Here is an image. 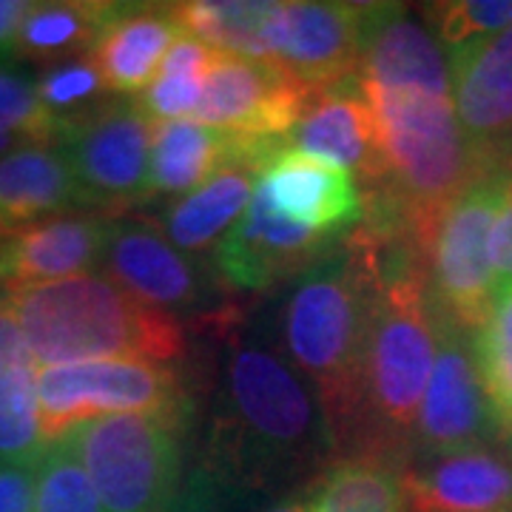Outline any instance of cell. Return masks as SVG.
Wrapping results in <instances>:
<instances>
[{
    "instance_id": "52a82bcc",
    "label": "cell",
    "mask_w": 512,
    "mask_h": 512,
    "mask_svg": "<svg viewBox=\"0 0 512 512\" xmlns=\"http://www.w3.org/2000/svg\"><path fill=\"white\" fill-rule=\"evenodd\" d=\"M504 174H484L444 208L424 245V279L444 322L476 336L495 302L490 237Z\"/></svg>"
},
{
    "instance_id": "83f0119b",
    "label": "cell",
    "mask_w": 512,
    "mask_h": 512,
    "mask_svg": "<svg viewBox=\"0 0 512 512\" xmlns=\"http://www.w3.org/2000/svg\"><path fill=\"white\" fill-rule=\"evenodd\" d=\"M473 348L495 427L512 439V285L495 293L493 311L473 336Z\"/></svg>"
},
{
    "instance_id": "9a60e30c",
    "label": "cell",
    "mask_w": 512,
    "mask_h": 512,
    "mask_svg": "<svg viewBox=\"0 0 512 512\" xmlns=\"http://www.w3.org/2000/svg\"><path fill=\"white\" fill-rule=\"evenodd\" d=\"M109 225L106 214L74 211L15 231H0V288L20 291L92 274L106 251Z\"/></svg>"
},
{
    "instance_id": "1f68e13d",
    "label": "cell",
    "mask_w": 512,
    "mask_h": 512,
    "mask_svg": "<svg viewBox=\"0 0 512 512\" xmlns=\"http://www.w3.org/2000/svg\"><path fill=\"white\" fill-rule=\"evenodd\" d=\"M35 89L40 100L46 103V109L55 111L57 117H69V111L80 114V111L92 109L97 106L94 100L109 92L92 55L49 66L37 77Z\"/></svg>"
},
{
    "instance_id": "e575fe53",
    "label": "cell",
    "mask_w": 512,
    "mask_h": 512,
    "mask_svg": "<svg viewBox=\"0 0 512 512\" xmlns=\"http://www.w3.org/2000/svg\"><path fill=\"white\" fill-rule=\"evenodd\" d=\"M490 265H493L495 293L512 285V174L504 180V194L490 237Z\"/></svg>"
},
{
    "instance_id": "f35d334b",
    "label": "cell",
    "mask_w": 512,
    "mask_h": 512,
    "mask_svg": "<svg viewBox=\"0 0 512 512\" xmlns=\"http://www.w3.org/2000/svg\"><path fill=\"white\" fill-rule=\"evenodd\" d=\"M26 143H29V140H23L20 134H12V131L0 128V157L9 154V151H15V148L26 146Z\"/></svg>"
},
{
    "instance_id": "277c9868",
    "label": "cell",
    "mask_w": 512,
    "mask_h": 512,
    "mask_svg": "<svg viewBox=\"0 0 512 512\" xmlns=\"http://www.w3.org/2000/svg\"><path fill=\"white\" fill-rule=\"evenodd\" d=\"M362 92L376 120L384 160V183L373 194L402 211L424 256L444 208L484 174H493V163L461 126L453 86L362 83Z\"/></svg>"
},
{
    "instance_id": "d6a6232c",
    "label": "cell",
    "mask_w": 512,
    "mask_h": 512,
    "mask_svg": "<svg viewBox=\"0 0 512 512\" xmlns=\"http://www.w3.org/2000/svg\"><path fill=\"white\" fill-rule=\"evenodd\" d=\"M205 80L183 77H157L146 92L137 97V106L146 111L148 120H191L197 117Z\"/></svg>"
},
{
    "instance_id": "d590c367",
    "label": "cell",
    "mask_w": 512,
    "mask_h": 512,
    "mask_svg": "<svg viewBox=\"0 0 512 512\" xmlns=\"http://www.w3.org/2000/svg\"><path fill=\"white\" fill-rule=\"evenodd\" d=\"M37 461L0 464V512H35Z\"/></svg>"
},
{
    "instance_id": "4dcf8cb0",
    "label": "cell",
    "mask_w": 512,
    "mask_h": 512,
    "mask_svg": "<svg viewBox=\"0 0 512 512\" xmlns=\"http://www.w3.org/2000/svg\"><path fill=\"white\" fill-rule=\"evenodd\" d=\"M424 20L433 26L436 40L458 49L481 37L498 35L512 26V0H447L424 6Z\"/></svg>"
},
{
    "instance_id": "7a4b0ae2",
    "label": "cell",
    "mask_w": 512,
    "mask_h": 512,
    "mask_svg": "<svg viewBox=\"0 0 512 512\" xmlns=\"http://www.w3.org/2000/svg\"><path fill=\"white\" fill-rule=\"evenodd\" d=\"M376 259V288L367 333L362 416L353 453L407 467L424 390L439 356V316L427 293L416 242L362 231Z\"/></svg>"
},
{
    "instance_id": "30bf717a",
    "label": "cell",
    "mask_w": 512,
    "mask_h": 512,
    "mask_svg": "<svg viewBox=\"0 0 512 512\" xmlns=\"http://www.w3.org/2000/svg\"><path fill=\"white\" fill-rule=\"evenodd\" d=\"M313 94L279 63L217 52L194 120L239 140L282 143L308 111Z\"/></svg>"
},
{
    "instance_id": "5b68a950",
    "label": "cell",
    "mask_w": 512,
    "mask_h": 512,
    "mask_svg": "<svg viewBox=\"0 0 512 512\" xmlns=\"http://www.w3.org/2000/svg\"><path fill=\"white\" fill-rule=\"evenodd\" d=\"M37 370L77 362L168 365L185 353L183 325L134 299L106 274H77L6 291Z\"/></svg>"
},
{
    "instance_id": "3957f363",
    "label": "cell",
    "mask_w": 512,
    "mask_h": 512,
    "mask_svg": "<svg viewBox=\"0 0 512 512\" xmlns=\"http://www.w3.org/2000/svg\"><path fill=\"white\" fill-rule=\"evenodd\" d=\"M373 288L376 259L362 234L299 276L282 308L288 359L319 399L333 450L348 453L362 416Z\"/></svg>"
},
{
    "instance_id": "e0dca14e",
    "label": "cell",
    "mask_w": 512,
    "mask_h": 512,
    "mask_svg": "<svg viewBox=\"0 0 512 512\" xmlns=\"http://www.w3.org/2000/svg\"><path fill=\"white\" fill-rule=\"evenodd\" d=\"M279 148L282 143L242 140L237 154L211 180H205L191 194L171 202V208L163 214L165 239L177 251H188V254L217 248L248 211L262 168Z\"/></svg>"
},
{
    "instance_id": "44dd1931",
    "label": "cell",
    "mask_w": 512,
    "mask_h": 512,
    "mask_svg": "<svg viewBox=\"0 0 512 512\" xmlns=\"http://www.w3.org/2000/svg\"><path fill=\"white\" fill-rule=\"evenodd\" d=\"M92 208L57 146L26 143L0 157V231Z\"/></svg>"
},
{
    "instance_id": "d6986e66",
    "label": "cell",
    "mask_w": 512,
    "mask_h": 512,
    "mask_svg": "<svg viewBox=\"0 0 512 512\" xmlns=\"http://www.w3.org/2000/svg\"><path fill=\"white\" fill-rule=\"evenodd\" d=\"M450 83L461 126L493 163L512 140V26L450 52Z\"/></svg>"
},
{
    "instance_id": "d4e9b609",
    "label": "cell",
    "mask_w": 512,
    "mask_h": 512,
    "mask_svg": "<svg viewBox=\"0 0 512 512\" xmlns=\"http://www.w3.org/2000/svg\"><path fill=\"white\" fill-rule=\"evenodd\" d=\"M120 3L103 0H40L29 3L12 55L18 60L55 66L63 60L92 55Z\"/></svg>"
},
{
    "instance_id": "8992f818",
    "label": "cell",
    "mask_w": 512,
    "mask_h": 512,
    "mask_svg": "<svg viewBox=\"0 0 512 512\" xmlns=\"http://www.w3.org/2000/svg\"><path fill=\"white\" fill-rule=\"evenodd\" d=\"M183 416H100L66 439L106 512H217L202 473L185 478Z\"/></svg>"
},
{
    "instance_id": "484cf974",
    "label": "cell",
    "mask_w": 512,
    "mask_h": 512,
    "mask_svg": "<svg viewBox=\"0 0 512 512\" xmlns=\"http://www.w3.org/2000/svg\"><path fill=\"white\" fill-rule=\"evenodd\" d=\"M180 32L225 55L271 60L265 46V26L274 15L271 0H185L168 3Z\"/></svg>"
},
{
    "instance_id": "4316f807",
    "label": "cell",
    "mask_w": 512,
    "mask_h": 512,
    "mask_svg": "<svg viewBox=\"0 0 512 512\" xmlns=\"http://www.w3.org/2000/svg\"><path fill=\"white\" fill-rule=\"evenodd\" d=\"M402 470L370 453L339 458L322 476L316 512H404Z\"/></svg>"
},
{
    "instance_id": "6da1fadb",
    "label": "cell",
    "mask_w": 512,
    "mask_h": 512,
    "mask_svg": "<svg viewBox=\"0 0 512 512\" xmlns=\"http://www.w3.org/2000/svg\"><path fill=\"white\" fill-rule=\"evenodd\" d=\"M222 396L208 441L205 481L222 487H262L296 476L333 450L311 384L276 348L239 339L228 350Z\"/></svg>"
},
{
    "instance_id": "ac0fdd59",
    "label": "cell",
    "mask_w": 512,
    "mask_h": 512,
    "mask_svg": "<svg viewBox=\"0 0 512 512\" xmlns=\"http://www.w3.org/2000/svg\"><path fill=\"white\" fill-rule=\"evenodd\" d=\"M259 188L276 214L319 234L339 237L365 217V202L345 168L293 148H279L265 163Z\"/></svg>"
},
{
    "instance_id": "8fae6325",
    "label": "cell",
    "mask_w": 512,
    "mask_h": 512,
    "mask_svg": "<svg viewBox=\"0 0 512 512\" xmlns=\"http://www.w3.org/2000/svg\"><path fill=\"white\" fill-rule=\"evenodd\" d=\"M362 15L365 3H276L265 26L268 57L313 92L350 80L362 60Z\"/></svg>"
},
{
    "instance_id": "2e32d148",
    "label": "cell",
    "mask_w": 512,
    "mask_h": 512,
    "mask_svg": "<svg viewBox=\"0 0 512 512\" xmlns=\"http://www.w3.org/2000/svg\"><path fill=\"white\" fill-rule=\"evenodd\" d=\"M282 148H293L311 157L345 168L370 188L384 183V160L376 120L367 106L359 74L313 94L302 120L282 140Z\"/></svg>"
},
{
    "instance_id": "836d02e7",
    "label": "cell",
    "mask_w": 512,
    "mask_h": 512,
    "mask_svg": "<svg viewBox=\"0 0 512 512\" xmlns=\"http://www.w3.org/2000/svg\"><path fill=\"white\" fill-rule=\"evenodd\" d=\"M217 60V49L200 43L197 37L180 35L165 52L157 77H183V80H205Z\"/></svg>"
},
{
    "instance_id": "7c38bea8",
    "label": "cell",
    "mask_w": 512,
    "mask_h": 512,
    "mask_svg": "<svg viewBox=\"0 0 512 512\" xmlns=\"http://www.w3.org/2000/svg\"><path fill=\"white\" fill-rule=\"evenodd\" d=\"M495 430L498 427L478 373L473 336L439 316V356L424 390L413 450L433 458L481 447V441Z\"/></svg>"
},
{
    "instance_id": "f1b7e54d",
    "label": "cell",
    "mask_w": 512,
    "mask_h": 512,
    "mask_svg": "<svg viewBox=\"0 0 512 512\" xmlns=\"http://www.w3.org/2000/svg\"><path fill=\"white\" fill-rule=\"evenodd\" d=\"M35 512H106L66 439L49 441L37 458Z\"/></svg>"
},
{
    "instance_id": "5bb4252c",
    "label": "cell",
    "mask_w": 512,
    "mask_h": 512,
    "mask_svg": "<svg viewBox=\"0 0 512 512\" xmlns=\"http://www.w3.org/2000/svg\"><path fill=\"white\" fill-rule=\"evenodd\" d=\"M103 274L114 285L160 311H194L205 296V279L151 220H111Z\"/></svg>"
},
{
    "instance_id": "7402d4cb",
    "label": "cell",
    "mask_w": 512,
    "mask_h": 512,
    "mask_svg": "<svg viewBox=\"0 0 512 512\" xmlns=\"http://www.w3.org/2000/svg\"><path fill=\"white\" fill-rule=\"evenodd\" d=\"M183 35L168 6L120 3L92 49L94 63L114 94H143L157 80L165 52Z\"/></svg>"
},
{
    "instance_id": "9c48e42d",
    "label": "cell",
    "mask_w": 512,
    "mask_h": 512,
    "mask_svg": "<svg viewBox=\"0 0 512 512\" xmlns=\"http://www.w3.org/2000/svg\"><path fill=\"white\" fill-rule=\"evenodd\" d=\"M57 148L92 208L123 211L148 200L151 120L137 100H111L69 114Z\"/></svg>"
},
{
    "instance_id": "74e56055",
    "label": "cell",
    "mask_w": 512,
    "mask_h": 512,
    "mask_svg": "<svg viewBox=\"0 0 512 512\" xmlns=\"http://www.w3.org/2000/svg\"><path fill=\"white\" fill-rule=\"evenodd\" d=\"M319 487H322V476L293 490V493L282 495L276 504H271L265 512H316V504H319Z\"/></svg>"
},
{
    "instance_id": "ffe728a7",
    "label": "cell",
    "mask_w": 512,
    "mask_h": 512,
    "mask_svg": "<svg viewBox=\"0 0 512 512\" xmlns=\"http://www.w3.org/2000/svg\"><path fill=\"white\" fill-rule=\"evenodd\" d=\"M402 487L410 512H512V464L487 447L404 467Z\"/></svg>"
},
{
    "instance_id": "8d00e7d4",
    "label": "cell",
    "mask_w": 512,
    "mask_h": 512,
    "mask_svg": "<svg viewBox=\"0 0 512 512\" xmlns=\"http://www.w3.org/2000/svg\"><path fill=\"white\" fill-rule=\"evenodd\" d=\"M26 12L29 0H0V55H12Z\"/></svg>"
},
{
    "instance_id": "f546056e",
    "label": "cell",
    "mask_w": 512,
    "mask_h": 512,
    "mask_svg": "<svg viewBox=\"0 0 512 512\" xmlns=\"http://www.w3.org/2000/svg\"><path fill=\"white\" fill-rule=\"evenodd\" d=\"M66 126L69 117H57L55 111L46 109L32 80L0 66V128L20 134L29 143L57 146Z\"/></svg>"
},
{
    "instance_id": "4fadbf2b",
    "label": "cell",
    "mask_w": 512,
    "mask_h": 512,
    "mask_svg": "<svg viewBox=\"0 0 512 512\" xmlns=\"http://www.w3.org/2000/svg\"><path fill=\"white\" fill-rule=\"evenodd\" d=\"M336 239L276 214L256 185L248 211L214 248V271L237 291H265L328 259Z\"/></svg>"
},
{
    "instance_id": "603a6c76",
    "label": "cell",
    "mask_w": 512,
    "mask_h": 512,
    "mask_svg": "<svg viewBox=\"0 0 512 512\" xmlns=\"http://www.w3.org/2000/svg\"><path fill=\"white\" fill-rule=\"evenodd\" d=\"M43 447L37 365L6 293H0V464L37 461Z\"/></svg>"
},
{
    "instance_id": "cb8c5ba5",
    "label": "cell",
    "mask_w": 512,
    "mask_h": 512,
    "mask_svg": "<svg viewBox=\"0 0 512 512\" xmlns=\"http://www.w3.org/2000/svg\"><path fill=\"white\" fill-rule=\"evenodd\" d=\"M242 146L239 137L197 120H163L151 126L148 197L191 194L211 180Z\"/></svg>"
},
{
    "instance_id": "ba28073f",
    "label": "cell",
    "mask_w": 512,
    "mask_h": 512,
    "mask_svg": "<svg viewBox=\"0 0 512 512\" xmlns=\"http://www.w3.org/2000/svg\"><path fill=\"white\" fill-rule=\"evenodd\" d=\"M37 407L46 444L100 416L188 419V396L177 370L126 359L37 370Z\"/></svg>"
}]
</instances>
